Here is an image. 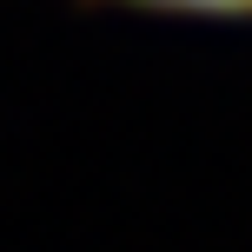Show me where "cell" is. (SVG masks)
Wrapping results in <instances>:
<instances>
[{
    "label": "cell",
    "mask_w": 252,
    "mask_h": 252,
    "mask_svg": "<svg viewBox=\"0 0 252 252\" xmlns=\"http://www.w3.org/2000/svg\"><path fill=\"white\" fill-rule=\"evenodd\" d=\"M133 7H166V13H252V0H133Z\"/></svg>",
    "instance_id": "6da1fadb"
}]
</instances>
